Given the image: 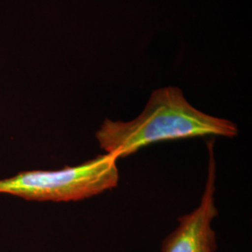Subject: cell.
<instances>
[{
    "instance_id": "6da1fadb",
    "label": "cell",
    "mask_w": 252,
    "mask_h": 252,
    "mask_svg": "<svg viewBox=\"0 0 252 252\" xmlns=\"http://www.w3.org/2000/svg\"><path fill=\"white\" fill-rule=\"evenodd\" d=\"M237 135L238 127L232 121L199 110L180 88L168 86L153 91L143 111L134 120L106 119L95 138L101 150L119 159L160 141L207 135L232 138Z\"/></svg>"
},
{
    "instance_id": "7a4b0ae2",
    "label": "cell",
    "mask_w": 252,
    "mask_h": 252,
    "mask_svg": "<svg viewBox=\"0 0 252 252\" xmlns=\"http://www.w3.org/2000/svg\"><path fill=\"white\" fill-rule=\"evenodd\" d=\"M116 156L105 153L59 170L20 172L0 180V193L28 201L70 202L93 197L117 187Z\"/></svg>"
},
{
    "instance_id": "3957f363",
    "label": "cell",
    "mask_w": 252,
    "mask_h": 252,
    "mask_svg": "<svg viewBox=\"0 0 252 252\" xmlns=\"http://www.w3.org/2000/svg\"><path fill=\"white\" fill-rule=\"evenodd\" d=\"M213 142L207 143L208 172L200 205L189 214L178 219L179 225L162 241V252H216V232L212 222L219 212L215 205L216 162Z\"/></svg>"
}]
</instances>
